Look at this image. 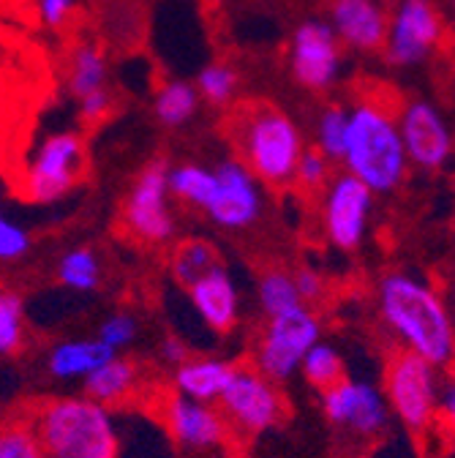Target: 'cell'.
Wrapping results in <instances>:
<instances>
[{"mask_svg": "<svg viewBox=\"0 0 455 458\" xmlns=\"http://www.w3.org/2000/svg\"><path fill=\"white\" fill-rule=\"evenodd\" d=\"M404 106L407 98L390 82L376 77L358 80L341 164L374 194L395 191L409 172V158L398 131Z\"/></svg>", "mask_w": 455, "mask_h": 458, "instance_id": "cell-1", "label": "cell"}, {"mask_svg": "<svg viewBox=\"0 0 455 458\" xmlns=\"http://www.w3.org/2000/svg\"><path fill=\"white\" fill-rule=\"evenodd\" d=\"M376 309L404 352L434 369L455 363V317L426 278L407 270L384 273L376 284Z\"/></svg>", "mask_w": 455, "mask_h": 458, "instance_id": "cell-2", "label": "cell"}, {"mask_svg": "<svg viewBox=\"0 0 455 458\" xmlns=\"http://www.w3.org/2000/svg\"><path fill=\"white\" fill-rule=\"evenodd\" d=\"M226 140L235 148L238 161L267 189L295 186V169L306 150L303 131L270 98H238L226 106Z\"/></svg>", "mask_w": 455, "mask_h": 458, "instance_id": "cell-3", "label": "cell"}, {"mask_svg": "<svg viewBox=\"0 0 455 458\" xmlns=\"http://www.w3.org/2000/svg\"><path fill=\"white\" fill-rule=\"evenodd\" d=\"M46 458H118L121 431L109 407L82 395H55L33 412Z\"/></svg>", "mask_w": 455, "mask_h": 458, "instance_id": "cell-4", "label": "cell"}, {"mask_svg": "<svg viewBox=\"0 0 455 458\" xmlns=\"http://www.w3.org/2000/svg\"><path fill=\"white\" fill-rule=\"evenodd\" d=\"M316 341H322V322L311 306L267 317L254 344L251 366L278 385L290 382L300 374V363Z\"/></svg>", "mask_w": 455, "mask_h": 458, "instance_id": "cell-5", "label": "cell"}, {"mask_svg": "<svg viewBox=\"0 0 455 458\" xmlns=\"http://www.w3.org/2000/svg\"><path fill=\"white\" fill-rule=\"evenodd\" d=\"M439 369L423 358L395 350L384 366V398L390 415L398 418L412 434H426L436 423V401H439Z\"/></svg>", "mask_w": 455, "mask_h": 458, "instance_id": "cell-6", "label": "cell"}, {"mask_svg": "<svg viewBox=\"0 0 455 458\" xmlns=\"http://www.w3.org/2000/svg\"><path fill=\"white\" fill-rule=\"evenodd\" d=\"M169 161L164 156L150 158L129 186L123 199L126 233L145 246H166L178 235V221L173 213V197L166 186Z\"/></svg>", "mask_w": 455, "mask_h": 458, "instance_id": "cell-7", "label": "cell"}, {"mask_svg": "<svg viewBox=\"0 0 455 458\" xmlns=\"http://www.w3.org/2000/svg\"><path fill=\"white\" fill-rule=\"evenodd\" d=\"M215 404L230 431L240 437L265 434L287 415V398L281 393V385L267 379L251 363H235V371Z\"/></svg>", "mask_w": 455, "mask_h": 458, "instance_id": "cell-8", "label": "cell"}, {"mask_svg": "<svg viewBox=\"0 0 455 458\" xmlns=\"http://www.w3.org/2000/svg\"><path fill=\"white\" fill-rule=\"evenodd\" d=\"M85 172V140L77 131H58L41 140L22 175V194L36 205L69 197Z\"/></svg>", "mask_w": 455, "mask_h": 458, "instance_id": "cell-9", "label": "cell"}, {"mask_svg": "<svg viewBox=\"0 0 455 458\" xmlns=\"http://www.w3.org/2000/svg\"><path fill=\"white\" fill-rule=\"evenodd\" d=\"M374 191L350 172H341L319 191V226L324 241L338 251H358L371 229Z\"/></svg>", "mask_w": 455, "mask_h": 458, "instance_id": "cell-10", "label": "cell"}, {"mask_svg": "<svg viewBox=\"0 0 455 458\" xmlns=\"http://www.w3.org/2000/svg\"><path fill=\"white\" fill-rule=\"evenodd\" d=\"M322 415L338 431L360 439H376L390 426V407L382 387L360 377H344L319 393Z\"/></svg>", "mask_w": 455, "mask_h": 458, "instance_id": "cell-11", "label": "cell"}, {"mask_svg": "<svg viewBox=\"0 0 455 458\" xmlns=\"http://www.w3.org/2000/svg\"><path fill=\"white\" fill-rule=\"evenodd\" d=\"M213 175L215 186L202 213L223 233H249L251 226L259 224L265 210L262 183L238 158H226L215 164Z\"/></svg>", "mask_w": 455, "mask_h": 458, "instance_id": "cell-12", "label": "cell"}, {"mask_svg": "<svg viewBox=\"0 0 455 458\" xmlns=\"http://www.w3.org/2000/svg\"><path fill=\"white\" fill-rule=\"evenodd\" d=\"M161 418L175 447L186 458H210L230 445L232 431L215 404H202V401L169 393L161 404Z\"/></svg>", "mask_w": 455, "mask_h": 458, "instance_id": "cell-13", "label": "cell"}, {"mask_svg": "<svg viewBox=\"0 0 455 458\" xmlns=\"http://www.w3.org/2000/svg\"><path fill=\"white\" fill-rule=\"evenodd\" d=\"M290 69L295 82L311 93H324L335 82L341 69V41L330 25L308 20L292 33Z\"/></svg>", "mask_w": 455, "mask_h": 458, "instance_id": "cell-14", "label": "cell"}, {"mask_svg": "<svg viewBox=\"0 0 455 458\" xmlns=\"http://www.w3.org/2000/svg\"><path fill=\"white\" fill-rule=\"evenodd\" d=\"M444 22L434 0H401L395 20L390 22L384 55L395 66L417 64L439 44Z\"/></svg>", "mask_w": 455, "mask_h": 458, "instance_id": "cell-15", "label": "cell"}, {"mask_svg": "<svg viewBox=\"0 0 455 458\" xmlns=\"http://www.w3.org/2000/svg\"><path fill=\"white\" fill-rule=\"evenodd\" d=\"M398 131H401V142L407 150L409 164L420 169H442L452 153V137L442 114L426 104L412 101L404 106L401 118H398Z\"/></svg>", "mask_w": 455, "mask_h": 458, "instance_id": "cell-16", "label": "cell"}, {"mask_svg": "<svg viewBox=\"0 0 455 458\" xmlns=\"http://www.w3.org/2000/svg\"><path fill=\"white\" fill-rule=\"evenodd\" d=\"M186 293H189L194 311L210 330L230 333L238 327L243 317V298H240V286L235 276L223 265H215L213 270H207L202 278L186 286Z\"/></svg>", "mask_w": 455, "mask_h": 458, "instance_id": "cell-17", "label": "cell"}, {"mask_svg": "<svg viewBox=\"0 0 455 458\" xmlns=\"http://www.w3.org/2000/svg\"><path fill=\"white\" fill-rule=\"evenodd\" d=\"M330 30L358 52H384L390 20L376 0H330Z\"/></svg>", "mask_w": 455, "mask_h": 458, "instance_id": "cell-18", "label": "cell"}, {"mask_svg": "<svg viewBox=\"0 0 455 458\" xmlns=\"http://www.w3.org/2000/svg\"><path fill=\"white\" fill-rule=\"evenodd\" d=\"M112 352L96 338L55 341L44 355V371L55 382H85Z\"/></svg>", "mask_w": 455, "mask_h": 458, "instance_id": "cell-19", "label": "cell"}, {"mask_svg": "<svg viewBox=\"0 0 455 458\" xmlns=\"http://www.w3.org/2000/svg\"><path fill=\"white\" fill-rule=\"evenodd\" d=\"M232 371L235 363L226 358H215V355L189 358L173 371V393L191 401H202V404H215Z\"/></svg>", "mask_w": 455, "mask_h": 458, "instance_id": "cell-20", "label": "cell"}, {"mask_svg": "<svg viewBox=\"0 0 455 458\" xmlns=\"http://www.w3.org/2000/svg\"><path fill=\"white\" fill-rule=\"evenodd\" d=\"M139 366L123 355H109L85 382H82V393L88 398H93L101 407H118L123 401H129L137 387H139Z\"/></svg>", "mask_w": 455, "mask_h": 458, "instance_id": "cell-21", "label": "cell"}, {"mask_svg": "<svg viewBox=\"0 0 455 458\" xmlns=\"http://www.w3.org/2000/svg\"><path fill=\"white\" fill-rule=\"evenodd\" d=\"M69 90L74 98H82L93 90L109 88V66H106V55L104 49L85 38L77 41L69 52V69H66Z\"/></svg>", "mask_w": 455, "mask_h": 458, "instance_id": "cell-22", "label": "cell"}, {"mask_svg": "<svg viewBox=\"0 0 455 458\" xmlns=\"http://www.w3.org/2000/svg\"><path fill=\"white\" fill-rule=\"evenodd\" d=\"M55 276H58V284L63 290L77 295H93L104 284V265L96 249L74 246L61 254L58 265H55Z\"/></svg>", "mask_w": 455, "mask_h": 458, "instance_id": "cell-23", "label": "cell"}, {"mask_svg": "<svg viewBox=\"0 0 455 458\" xmlns=\"http://www.w3.org/2000/svg\"><path fill=\"white\" fill-rule=\"evenodd\" d=\"M166 186H169L173 202H178L189 210H205V205L213 194V186H215L213 166H205L197 161L169 164Z\"/></svg>", "mask_w": 455, "mask_h": 458, "instance_id": "cell-24", "label": "cell"}, {"mask_svg": "<svg viewBox=\"0 0 455 458\" xmlns=\"http://www.w3.org/2000/svg\"><path fill=\"white\" fill-rule=\"evenodd\" d=\"M199 93L186 80H164L153 96V114L166 129H181L199 112Z\"/></svg>", "mask_w": 455, "mask_h": 458, "instance_id": "cell-25", "label": "cell"}, {"mask_svg": "<svg viewBox=\"0 0 455 458\" xmlns=\"http://www.w3.org/2000/svg\"><path fill=\"white\" fill-rule=\"evenodd\" d=\"M254 295H257V309L265 319L303 306L298 298V290H295L292 270H283V267H267L257 278Z\"/></svg>", "mask_w": 455, "mask_h": 458, "instance_id": "cell-26", "label": "cell"}, {"mask_svg": "<svg viewBox=\"0 0 455 458\" xmlns=\"http://www.w3.org/2000/svg\"><path fill=\"white\" fill-rule=\"evenodd\" d=\"M215 265H221V259H218V249L210 241L186 238L173 249V262H169V270H173V278L181 286H191L197 278H202Z\"/></svg>", "mask_w": 455, "mask_h": 458, "instance_id": "cell-27", "label": "cell"}, {"mask_svg": "<svg viewBox=\"0 0 455 458\" xmlns=\"http://www.w3.org/2000/svg\"><path fill=\"white\" fill-rule=\"evenodd\" d=\"M300 377L306 379V385H311L314 390H327L335 382H341L347 377V363L341 358L338 347L330 341H316L308 350V355L300 363Z\"/></svg>", "mask_w": 455, "mask_h": 458, "instance_id": "cell-28", "label": "cell"}, {"mask_svg": "<svg viewBox=\"0 0 455 458\" xmlns=\"http://www.w3.org/2000/svg\"><path fill=\"white\" fill-rule=\"evenodd\" d=\"M28 322L25 298L14 290L0 286V358H12L25 347Z\"/></svg>", "mask_w": 455, "mask_h": 458, "instance_id": "cell-29", "label": "cell"}, {"mask_svg": "<svg viewBox=\"0 0 455 458\" xmlns=\"http://www.w3.org/2000/svg\"><path fill=\"white\" fill-rule=\"evenodd\" d=\"M199 98L215 109H226V106H232L238 101V90H240V74L230 66V64H207L197 82H194Z\"/></svg>", "mask_w": 455, "mask_h": 458, "instance_id": "cell-30", "label": "cell"}, {"mask_svg": "<svg viewBox=\"0 0 455 458\" xmlns=\"http://www.w3.org/2000/svg\"><path fill=\"white\" fill-rule=\"evenodd\" d=\"M350 129V109L341 104H327L316 121V150H322L330 161L344 158Z\"/></svg>", "mask_w": 455, "mask_h": 458, "instance_id": "cell-31", "label": "cell"}, {"mask_svg": "<svg viewBox=\"0 0 455 458\" xmlns=\"http://www.w3.org/2000/svg\"><path fill=\"white\" fill-rule=\"evenodd\" d=\"M93 338L104 344L112 355H123L139 338V319L131 311H112L98 322V330Z\"/></svg>", "mask_w": 455, "mask_h": 458, "instance_id": "cell-32", "label": "cell"}, {"mask_svg": "<svg viewBox=\"0 0 455 458\" xmlns=\"http://www.w3.org/2000/svg\"><path fill=\"white\" fill-rule=\"evenodd\" d=\"M0 458H46L44 447L28 423L0 426Z\"/></svg>", "mask_w": 455, "mask_h": 458, "instance_id": "cell-33", "label": "cell"}, {"mask_svg": "<svg viewBox=\"0 0 455 458\" xmlns=\"http://www.w3.org/2000/svg\"><path fill=\"white\" fill-rule=\"evenodd\" d=\"M33 249L30 233L0 208V265H17Z\"/></svg>", "mask_w": 455, "mask_h": 458, "instance_id": "cell-34", "label": "cell"}, {"mask_svg": "<svg viewBox=\"0 0 455 458\" xmlns=\"http://www.w3.org/2000/svg\"><path fill=\"white\" fill-rule=\"evenodd\" d=\"M330 158L316 150V148H306L300 161H298V169H295V186L300 191H322L327 186V181L333 178V172H330Z\"/></svg>", "mask_w": 455, "mask_h": 458, "instance_id": "cell-35", "label": "cell"}, {"mask_svg": "<svg viewBox=\"0 0 455 458\" xmlns=\"http://www.w3.org/2000/svg\"><path fill=\"white\" fill-rule=\"evenodd\" d=\"M77 104H80V109H77L80 123L85 129H96L104 121H109L112 112H115V93L109 88H101V90H93V93L77 98Z\"/></svg>", "mask_w": 455, "mask_h": 458, "instance_id": "cell-36", "label": "cell"}, {"mask_svg": "<svg viewBox=\"0 0 455 458\" xmlns=\"http://www.w3.org/2000/svg\"><path fill=\"white\" fill-rule=\"evenodd\" d=\"M292 278H295V290H298V298H300L303 306L319 303L324 298L327 281L314 267H298V270H292Z\"/></svg>", "mask_w": 455, "mask_h": 458, "instance_id": "cell-37", "label": "cell"}, {"mask_svg": "<svg viewBox=\"0 0 455 458\" xmlns=\"http://www.w3.org/2000/svg\"><path fill=\"white\" fill-rule=\"evenodd\" d=\"M80 0H38V17L46 28L63 30L77 14Z\"/></svg>", "mask_w": 455, "mask_h": 458, "instance_id": "cell-38", "label": "cell"}, {"mask_svg": "<svg viewBox=\"0 0 455 458\" xmlns=\"http://www.w3.org/2000/svg\"><path fill=\"white\" fill-rule=\"evenodd\" d=\"M158 358L166 369H178L181 363H186L191 358V350L189 344L181 338V335H164L161 344H158Z\"/></svg>", "mask_w": 455, "mask_h": 458, "instance_id": "cell-39", "label": "cell"}, {"mask_svg": "<svg viewBox=\"0 0 455 458\" xmlns=\"http://www.w3.org/2000/svg\"><path fill=\"white\" fill-rule=\"evenodd\" d=\"M436 423H442L447 431L455 434V377H450V379H444V382L439 385Z\"/></svg>", "mask_w": 455, "mask_h": 458, "instance_id": "cell-40", "label": "cell"}, {"mask_svg": "<svg viewBox=\"0 0 455 458\" xmlns=\"http://www.w3.org/2000/svg\"><path fill=\"white\" fill-rule=\"evenodd\" d=\"M207 4H210V6H215V9H218V6H223V4H226V0H207Z\"/></svg>", "mask_w": 455, "mask_h": 458, "instance_id": "cell-41", "label": "cell"}, {"mask_svg": "<svg viewBox=\"0 0 455 458\" xmlns=\"http://www.w3.org/2000/svg\"><path fill=\"white\" fill-rule=\"evenodd\" d=\"M0 426H4V423H0Z\"/></svg>", "mask_w": 455, "mask_h": 458, "instance_id": "cell-42", "label": "cell"}]
</instances>
